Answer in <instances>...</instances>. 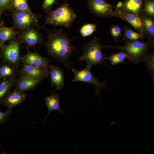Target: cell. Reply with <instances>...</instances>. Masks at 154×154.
<instances>
[{
    "mask_svg": "<svg viewBox=\"0 0 154 154\" xmlns=\"http://www.w3.org/2000/svg\"><path fill=\"white\" fill-rule=\"evenodd\" d=\"M48 33L47 39L44 44L49 55L56 60L62 63L67 69L71 68L69 57L73 51L78 52L72 45L71 41L75 38L70 39L68 35L62 29H54L48 30L44 27Z\"/></svg>",
    "mask_w": 154,
    "mask_h": 154,
    "instance_id": "6da1fadb",
    "label": "cell"
},
{
    "mask_svg": "<svg viewBox=\"0 0 154 154\" xmlns=\"http://www.w3.org/2000/svg\"><path fill=\"white\" fill-rule=\"evenodd\" d=\"M77 17L68 2L65 0L56 9L52 10L47 13L44 25L48 24L69 28L72 27Z\"/></svg>",
    "mask_w": 154,
    "mask_h": 154,
    "instance_id": "7a4b0ae2",
    "label": "cell"
},
{
    "mask_svg": "<svg viewBox=\"0 0 154 154\" xmlns=\"http://www.w3.org/2000/svg\"><path fill=\"white\" fill-rule=\"evenodd\" d=\"M104 47V45H102L95 37L89 42L85 44L83 53L79 60L85 62L87 65L91 67L96 64H101L110 68L105 61L106 57L102 52V48Z\"/></svg>",
    "mask_w": 154,
    "mask_h": 154,
    "instance_id": "3957f363",
    "label": "cell"
},
{
    "mask_svg": "<svg viewBox=\"0 0 154 154\" xmlns=\"http://www.w3.org/2000/svg\"><path fill=\"white\" fill-rule=\"evenodd\" d=\"M154 43L148 41L144 43L138 40L128 41L123 46L104 45V47L116 48L125 52L131 58V62L137 64L143 61V57L153 46Z\"/></svg>",
    "mask_w": 154,
    "mask_h": 154,
    "instance_id": "277c9868",
    "label": "cell"
},
{
    "mask_svg": "<svg viewBox=\"0 0 154 154\" xmlns=\"http://www.w3.org/2000/svg\"><path fill=\"white\" fill-rule=\"evenodd\" d=\"M91 67L87 65L84 68L81 70H77L72 69V70L74 74L72 82H82L93 85L95 88L94 92L101 104L99 92L103 89H109L106 86V83L108 80L107 79L103 82L99 81L96 77L92 74L90 71Z\"/></svg>",
    "mask_w": 154,
    "mask_h": 154,
    "instance_id": "5b68a950",
    "label": "cell"
},
{
    "mask_svg": "<svg viewBox=\"0 0 154 154\" xmlns=\"http://www.w3.org/2000/svg\"><path fill=\"white\" fill-rule=\"evenodd\" d=\"M11 15L14 21L13 27L25 30L31 27L39 28L36 15L22 11L13 9Z\"/></svg>",
    "mask_w": 154,
    "mask_h": 154,
    "instance_id": "8992f818",
    "label": "cell"
},
{
    "mask_svg": "<svg viewBox=\"0 0 154 154\" xmlns=\"http://www.w3.org/2000/svg\"><path fill=\"white\" fill-rule=\"evenodd\" d=\"M87 5L89 10L96 16L104 18L114 17V9L105 0H87Z\"/></svg>",
    "mask_w": 154,
    "mask_h": 154,
    "instance_id": "52a82bcc",
    "label": "cell"
},
{
    "mask_svg": "<svg viewBox=\"0 0 154 154\" xmlns=\"http://www.w3.org/2000/svg\"><path fill=\"white\" fill-rule=\"evenodd\" d=\"M20 41L18 38L9 40V43L2 51L4 58L12 65L17 64L21 59L20 54Z\"/></svg>",
    "mask_w": 154,
    "mask_h": 154,
    "instance_id": "ba28073f",
    "label": "cell"
},
{
    "mask_svg": "<svg viewBox=\"0 0 154 154\" xmlns=\"http://www.w3.org/2000/svg\"><path fill=\"white\" fill-rule=\"evenodd\" d=\"M38 29L35 27H31L24 30L19 38L21 42L33 47L37 44L40 45L43 44L42 36Z\"/></svg>",
    "mask_w": 154,
    "mask_h": 154,
    "instance_id": "9c48e42d",
    "label": "cell"
},
{
    "mask_svg": "<svg viewBox=\"0 0 154 154\" xmlns=\"http://www.w3.org/2000/svg\"><path fill=\"white\" fill-rule=\"evenodd\" d=\"M114 17H118L127 22L139 33L143 35L142 22L138 15L131 13L123 11L117 7L114 10Z\"/></svg>",
    "mask_w": 154,
    "mask_h": 154,
    "instance_id": "30bf717a",
    "label": "cell"
},
{
    "mask_svg": "<svg viewBox=\"0 0 154 154\" xmlns=\"http://www.w3.org/2000/svg\"><path fill=\"white\" fill-rule=\"evenodd\" d=\"M21 76H29L41 81L49 74L48 68L24 64Z\"/></svg>",
    "mask_w": 154,
    "mask_h": 154,
    "instance_id": "8fae6325",
    "label": "cell"
},
{
    "mask_svg": "<svg viewBox=\"0 0 154 154\" xmlns=\"http://www.w3.org/2000/svg\"><path fill=\"white\" fill-rule=\"evenodd\" d=\"M26 97L24 92L15 89L13 92L8 93L6 96L3 99L1 104L8 109H11L24 102Z\"/></svg>",
    "mask_w": 154,
    "mask_h": 154,
    "instance_id": "7c38bea8",
    "label": "cell"
},
{
    "mask_svg": "<svg viewBox=\"0 0 154 154\" xmlns=\"http://www.w3.org/2000/svg\"><path fill=\"white\" fill-rule=\"evenodd\" d=\"M48 69L52 85L56 87V89L52 92L53 94L55 91L61 89L64 87V75L62 70L59 67L49 65Z\"/></svg>",
    "mask_w": 154,
    "mask_h": 154,
    "instance_id": "4fadbf2b",
    "label": "cell"
},
{
    "mask_svg": "<svg viewBox=\"0 0 154 154\" xmlns=\"http://www.w3.org/2000/svg\"><path fill=\"white\" fill-rule=\"evenodd\" d=\"M24 64L35 66L48 68L50 60L36 53L31 52L28 50L27 54L21 59Z\"/></svg>",
    "mask_w": 154,
    "mask_h": 154,
    "instance_id": "5bb4252c",
    "label": "cell"
},
{
    "mask_svg": "<svg viewBox=\"0 0 154 154\" xmlns=\"http://www.w3.org/2000/svg\"><path fill=\"white\" fill-rule=\"evenodd\" d=\"M139 16L142 22L143 35L145 34L147 36L149 41L154 43V17L142 12L140 13Z\"/></svg>",
    "mask_w": 154,
    "mask_h": 154,
    "instance_id": "9a60e30c",
    "label": "cell"
},
{
    "mask_svg": "<svg viewBox=\"0 0 154 154\" xmlns=\"http://www.w3.org/2000/svg\"><path fill=\"white\" fill-rule=\"evenodd\" d=\"M41 81L29 76H21L17 82L15 89L24 92L34 88Z\"/></svg>",
    "mask_w": 154,
    "mask_h": 154,
    "instance_id": "2e32d148",
    "label": "cell"
},
{
    "mask_svg": "<svg viewBox=\"0 0 154 154\" xmlns=\"http://www.w3.org/2000/svg\"><path fill=\"white\" fill-rule=\"evenodd\" d=\"M143 0H125L119 8L123 11L129 12L139 15L141 12Z\"/></svg>",
    "mask_w": 154,
    "mask_h": 154,
    "instance_id": "e0dca14e",
    "label": "cell"
},
{
    "mask_svg": "<svg viewBox=\"0 0 154 154\" xmlns=\"http://www.w3.org/2000/svg\"><path fill=\"white\" fill-rule=\"evenodd\" d=\"M60 98L58 94H55L45 97V104L48 109V112L44 121H46L48 115L53 111H56L61 113H63V111L60 108L59 104Z\"/></svg>",
    "mask_w": 154,
    "mask_h": 154,
    "instance_id": "ac0fdd59",
    "label": "cell"
},
{
    "mask_svg": "<svg viewBox=\"0 0 154 154\" xmlns=\"http://www.w3.org/2000/svg\"><path fill=\"white\" fill-rule=\"evenodd\" d=\"M126 58L131 62V58L127 54L123 51L113 54L106 57V59L110 60L111 65L115 66L119 64H126L125 60Z\"/></svg>",
    "mask_w": 154,
    "mask_h": 154,
    "instance_id": "d6986e66",
    "label": "cell"
},
{
    "mask_svg": "<svg viewBox=\"0 0 154 154\" xmlns=\"http://www.w3.org/2000/svg\"><path fill=\"white\" fill-rule=\"evenodd\" d=\"M16 32L13 28L3 26L0 30V41L3 44L7 40L15 38Z\"/></svg>",
    "mask_w": 154,
    "mask_h": 154,
    "instance_id": "ffe728a7",
    "label": "cell"
},
{
    "mask_svg": "<svg viewBox=\"0 0 154 154\" xmlns=\"http://www.w3.org/2000/svg\"><path fill=\"white\" fill-rule=\"evenodd\" d=\"M15 80L14 78H5L0 83V105L1 104L3 97L8 93L9 89L13 85Z\"/></svg>",
    "mask_w": 154,
    "mask_h": 154,
    "instance_id": "44dd1931",
    "label": "cell"
},
{
    "mask_svg": "<svg viewBox=\"0 0 154 154\" xmlns=\"http://www.w3.org/2000/svg\"><path fill=\"white\" fill-rule=\"evenodd\" d=\"M12 5L13 9L35 14L30 9L27 0H12Z\"/></svg>",
    "mask_w": 154,
    "mask_h": 154,
    "instance_id": "7402d4cb",
    "label": "cell"
},
{
    "mask_svg": "<svg viewBox=\"0 0 154 154\" xmlns=\"http://www.w3.org/2000/svg\"><path fill=\"white\" fill-rule=\"evenodd\" d=\"M145 63L149 73L151 76L152 81L154 82V55L153 53L146 54L143 59Z\"/></svg>",
    "mask_w": 154,
    "mask_h": 154,
    "instance_id": "603a6c76",
    "label": "cell"
},
{
    "mask_svg": "<svg viewBox=\"0 0 154 154\" xmlns=\"http://www.w3.org/2000/svg\"><path fill=\"white\" fill-rule=\"evenodd\" d=\"M141 12L154 17V0H143Z\"/></svg>",
    "mask_w": 154,
    "mask_h": 154,
    "instance_id": "cb8c5ba5",
    "label": "cell"
},
{
    "mask_svg": "<svg viewBox=\"0 0 154 154\" xmlns=\"http://www.w3.org/2000/svg\"><path fill=\"white\" fill-rule=\"evenodd\" d=\"M124 35L125 38L129 41L137 40L143 37L141 34L134 32L128 27L124 29Z\"/></svg>",
    "mask_w": 154,
    "mask_h": 154,
    "instance_id": "d4e9b609",
    "label": "cell"
},
{
    "mask_svg": "<svg viewBox=\"0 0 154 154\" xmlns=\"http://www.w3.org/2000/svg\"><path fill=\"white\" fill-rule=\"evenodd\" d=\"M96 25L93 24H87L83 25L80 28V33L83 37L91 35L96 31Z\"/></svg>",
    "mask_w": 154,
    "mask_h": 154,
    "instance_id": "484cf974",
    "label": "cell"
},
{
    "mask_svg": "<svg viewBox=\"0 0 154 154\" xmlns=\"http://www.w3.org/2000/svg\"><path fill=\"white\" fill-rule=\"evenodd\" d=\"M15 72L14 68L8 65L3 66L0 68V79L2 77L14 78Z\"/></svg>",
    "mask_w": 154,
    "mask_h": 154,
    "instance_id": "4316f807",
    "label": "cell"
},
{
    "mask_svg": "<svg viewBox=\"0 0 154 154\" xmlns=\"http://www.w3.org/2000/svg\"><path fill=\"white\" fill-rule=\"evenodd\" d=\"M12 0H0V15L2 16L4 12L11 11L13 9L12 7Z\"/></svg>",
    "mask_w": 154,
    "mask_h": 154,
    "instance_id": "83f0119b",
    "label": "cell"
},
{
    "mask_svg": "<svg viewBox=\"0 0 154 154\" xmlns=\"http://www.w3.org/2000/svg\"><path fill=\"white\" fill-rule=\"evenodd\" d=\"M58 0H43L42 8L44 11L47 13L52 10L53 5L56 4H58Z\"/></svg>",
    "mask_w": 154,
    "mask_h": 154,
    "instance_id": "f1b7e54d",
    "label": "cell"
},
{
    "mask_svg": "<svg viewBox=\"0 0 154 154\" xmlns=\"http://www.w3.org/2000/svg\"><path fill=\"white\" fill-rule=\"evenodd\" d=\"M11 114V109L8 108L5 112L0 111V125L6 122Z\"/></svg>",
    "mask_w": 154,
    "mask_h": 154,
    "instance_id": "f546056e",
    "label": "cell"
},
{
    "mask_svg": "<svg viewBox=\"0 0 154 154\" xmlns=\"http://www.w3.org/2000/svg\"><path fill=\"white\" fill-rule=\"evenodd\" d=\"M121 28L118 26L114 25L111 28V33L114 39L116 41L121 35Z\"/></svg>",
    "mask_w": 154,
    "mask_h": 154,
    "instance_id": "4dcf8cb0",
    "label": "cell"
},
{
    "mask_svg": "<svg viewBox=\"0 0 154 154\" xmlns=\"http://www.w3.org/2000/svg\"><path fill=\"white\" fill-rule=\"evenodd\" d=\"M4 26L3 20H2L0 23V30L1 27Z\"/></svg>",
    "mask_w": 154,
    "mask_h": 154,
    "instance_id": "1f68e13d",
    "label": "cell"
},
{
    "mask_svg": "<svg viewBox=\"0 0 154 154\" xmlns=\"http://www.w3.org/2000/svg\"><path fill=\"white\" fill-rule=\"evenodd\" d=\"M3 44L0 41V48L3 46Z\"/></svg>",
    "mask_w": 154,
    "mask_h": 154,
    "instance_id": "d6a6232c",
    "label": "cell"
},
{
    "mask_svg": "<svg viewBox=\"0 0 154 154\" xmlns=\"http://www.w3.org/2000/svg\"><path fill=\"white\" fill-rule=\"evenodd\" d=\"M2 149V146H1V144L0 143V153H1V151Z\"/></svg>",
    "mask_w": 154,
    "mask_h": 154,
    "instance_id": "836d02e7",
    "label": "cell"
},
{
    "mask_svg": "<svg viewBox=\"0 0 154 154\" xmlns=\"http://www.w3.org/2000/svg\"><path fill=\"white\" fill-rule=\"evenodd\" d=\"M1 15H0V22H1Z\"/></svg>",
    "mask_w": 154,
    "mask_h": 154,
    "instance_id": "e575fe53",
    "label": "cell"
}]
</instances>
